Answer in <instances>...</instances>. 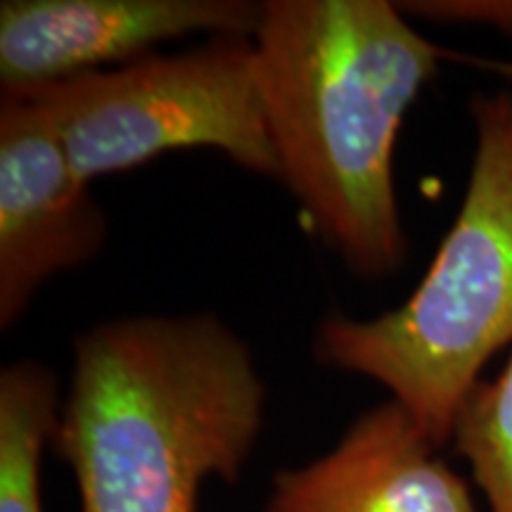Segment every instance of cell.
<instances>
[{
    "instance_id": "1",
    "label": "cell",
    "mask_w": 512,
    "mask_h": 512,
    "mask_svg": "<svg viewBox=\"0 0 512 512\" xmlns=\"http://www.w3.org/2000/svg\"><path fill=\"white\" fill-rule=\"evenodd\" d=\"M252 46L278 181L351 273L392 275L396 136L441 50L387 0H266Z\"/></svg>"
},
{
    "instance_id": "2",
    "label": "cell",
    "mask_w": 512,
    "mask_h": 512,
    "mask_svg": "<svg viewBox=\"0 0 512 512\" xmlns=\"http://www.w3.org/2000/svg\"><path fill=\"white\" fill-rule=\"evenodd\" d=\"M266 387L214 316H131L76 339L53 434L81 512H197L209 477L240 479Z\"/></svg>"
},
{
    "instance_id": "3",
    "label": "cell",
    "mask_w": 512,
    "mask_h": 512,
    "mask_svg": "<svg viewBox=\"0 0 512 512\" xmlns=\"http://www.w3.org/2000/svg\"><path fill=\"white\" fill-rule=\"evenodd\" d=\"M475 157L456 221L432 266L399 309L370 320L330 316L316 356L380 382L437 446L512 344V93L472 100Z\"/></svg>"
},
{
    "instance_id": "4",
    "label": "cell",
    "mask_w": 512,
    "mask_h": 512,
    "mask_svg": "<svg viewBox=\"0 0 512 512\" xmlns=\"http://www.w3.org/2000/svg\"><path fill=\"white\" fill-rule=\"evenodd\" d=\"M3 93L22 95L46 112L86 183L188 147H211L252 174L280 178L252 38H209L183 53H150L102 72Z\"/></svg>"
},
{
    "instance_id": "5",
    "label": "cell",
    "mask_w": 512,
    "mask_h": 512,
    "mask_svg": "<svg viewBox=\"0 0 512 512\" xmlns=\"http://www.w3.org/2000/svg\"><path fill=\"white\" fill-rule=\"evenodd\" d=\"M107 238L91 183L76 176L46 112L0 102V328L22 318L50 278L91 261Z\"/></svg>"
},
{
    "instance_id": "6",
    "label": "cell",
    "mask_w": 512,
    "mask_h": 512,
    "mask_svg": "<svg viewBox=\"0 0 512 512\" xmlns=\"http://www.w3.org/2000/svg\"><path fill=\"white\" fill-rule=\"evenodd\" d=\"M264 3L249 0H3V91L119 67L190 34L252 38Z\"/></svg>"
},
{
    "instance_id": "7",
    "label": "cell",
    "mask_w": 512,
    "mask_h": 512,
    "mask_svg": "<svg viewBox=\"0 0 512 512\" xmlns=\"http://www.w3.org/2000/svg\"><path fill=\"white\" fill-rule=\"evenodd\" d=\"M399 401L366 411L342 441L278 472L266 512H477L470 486Z\"/></svg>"
},
{
    "instance_id": "8",
    "label": "cell",
    "mask_w": 512,
    "mask_h": 512,
    "mask_svg": "<svg viewBox=\"0 0 512 512\" xmlns=\"http://www.w3.org/2000/svg\"><path fill=\"white\" fill-rule=\"evenodd\" d=\"M57 415L53 370L24 361L0 373V512H43L41 456Z\"/></svg>"
},
{
    "instance_id": "9",
    "label": "cell",
    "mask_w": 512,
    "mask_h": 512,
    "mask_svg": "<svg viewBox=\"0 0 512 512\" xmlns=\"http://www.w3.org/2000/svg\"><path fill=\"white\" fill-rule=\"evenodd\" d=\"M451 439L470 463L489 510L512 512V354L501 375L472 389Z\"/></svg>"
},
{
    "instance_id": "10",
    "label": "cell",
    "mask_w": 512,
    "mask_h": 512,
    "mask_svg": "<svg viewBox=\"0 0 512 512\" xmlns=\"http://www.w3.org/2000/svg\"><path fill=\"white\" fill-rule=\"evenodd\" d=\"M406 17L430 19L439 24L496 29L512 36V0H411L396 3Z\"/></svg>"
}]
</instances>
